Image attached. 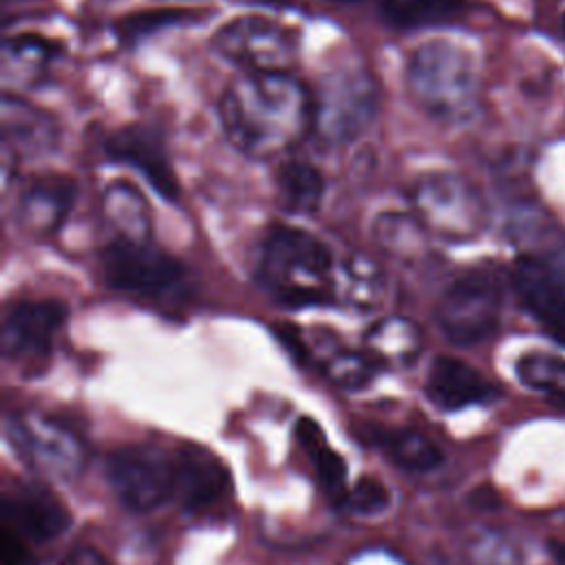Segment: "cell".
<instances>
[{
    "mask_svg": "<svg viewBox=\"0 0 565 565\" xmlns=\"http://www.w3.org/2000/svg\"><path fill=\"white\" fill-rule=\"evenodd\" d=\"M230 143L249 159H271L313 128V97L291 73H243L218 99Z\"/></svg>",
    "mask_w": 565,
    "mask_h": 565,
    "instance_id": "1",
    "label": "cell"
},
{
    "mask_svg": "<svg viewBox=\"0 0 565 565\" xmlns=\"http://www.w3.org/2000/svg\"><path fill=\"white\" fill-rule=\"evenodd\" d=\"M260 285L294 309L327 305L338 296V267L329 245L296 225H274L260 245Z\"/></svg>",
    "mask_w": 565,
    "mask_h": 565,
    "instance_id": "2",
    "label": "cell"
},
{
    "mask_svg": "<svg viewBox=\"0 0 565 565\" xmlns=\"http://www.w3.org/2000/svg\"><path fill=\"white\" fill-rule=\"evenodd\" d=\"M406 88L428 117L461 124L475 115L479 102L475 60L450 40H428L406 62Z\"/></svg>",
    "mask_w": 565,
    "mask_h": 565,
    "instance_id": "3",
    "label": "cell"
},
{
    "mask_svg": "<svg viewBox=\"0 0 565 565\" xmlns=\"http://www.w3.org/2000/svg\"><path fill=\"white\" fill-rule=\"evenodd\" d=\"M503 278L497 267H470L444 289L435 318L441 333L457 347L488 340L501 322Z\"/></svg>",
    "mask_w": 565,
    "mask_h": 565,
    "instance_id": "4",
    "label": "cell"
},
{
    "mask_svg": "<svg viewBox=\"0 0 565 565\" xmlns=\"http://www.w3.org/2000/svg\"><path fill=\"white\" fill-rule=\"evenodd\" d=\"M411 203L422 227L448 243L472 241L488 223V210L479 190L452 172L419 177L411 188Z\"/></svg>",
    "mask_w": 565,
    "mask_h": 565,
    "instance_id": "5",
    "label": "cell"
},
{
    "mask_svg": "<svg viewBox=\"0 0 565 565\" xmlns=\"http://www.w3.org/2000/svg\"><path fill=\"white\" fill-rule=\"evenodd\" d=\"M313 97V130L329 143L360 137L375 119L380 93L375 77L360 64L335 66L322 75Z\"/></svg>",
    "mask_w": 565,
    "mask_h": 565,
    "instance_id": "6",
    "label": "cell"
},
{
    "mask_svg": "<svg viewBox=\"0 0 565 565\" xmlns=\"http://www.w3.org/2000/svg\"><path fill=\"white\" fill-rule=\"evenodd\" d=\"M104 278L113 289L154 302H179L188 296V269L152 241L115 238L102 254Z\"/></svg>",
    "mask_w": 565,
    "mask_h": 565,
    "instance_id": "7",
    "label": "cell"
},
{
    "mask_svg": "<svg viewBox=\"0 0 565 565\" xmlns=\"http://www.w3.org/2000/svg\"><path fill=\"white\" fill-rule=\"evenodd\" d=\"M210 46L245 73H289L298 57L296 35L265 15H241L225 22L212 35Z\"/></svg>",
    "mask_w": 565,
    "mask_h": 565,
    "instance_id": "8",
    "label": "cell"
},
{
    "mask_svg": "<svg viewBox=\"0 0 565 565\" xmlns=\"http://www.w3.org/2000/svg\"><path fill=\"white\" fill-rule=\"evenodd\" d=\"M108 483L132 512H150L174 497V461L154 446L130 444L108 457Z\"/></svg>",
    "mask_w": 565,
    "mask_h": 565,
    "instance_id": "9",
    "label": "cell"
},
{
    "mask_svg": "<svg viewBox=\"0 0 565 565\" xmlns=\"http://www.w3.org/2000/svg\"><path fill=\"white\" fill-rule=\"evenodd\" d=\"M512 287L525 311L565 347V247L519 256L512 265Z\"/></svg>",
    "mask_w": 565,
    "mask_h": 565,
    "instance_id": "10",
    "label": "cell"
},
{
    "mask_svg": "<svg viewBox=\"0 0 565 565\" xmlns=\"http://www.w3.org/2000/svg\"><path fill=\"white\" fill-rule=\"evenodd\" d=\"M13 448L33 468L49 475H73L84 459L79 439L62 424L42 415H20L9 422Z\"/></svg>",
    "mask_w": 565,
    "mask_h": 565,
    "instance_id": "11",
    "label": "cell"
},
{
    "mask_svg": "<svg viewBox=\"0 0 565 565\" xmlns=\"http://www.w3.org/2000/svg\"><path fill=\"white\" fill-rule=\"evenodd\" d=\"M66 320V305L53 298L20 300L2 320V353L13 360L46 358Z\"/></svg>",
    "mask_w": 565,
    "mask_h": 565,
    "instance_id": "12",
    "label": "cell"
},
{
    "mask_svg": "<svg viewBox=\"0 0 565 565\" xmlns=\"http://www.w3.org/2000/svg\"><path fill=\"white\" fill-rule=\"evenodd\" d=\"M104 152L108 159L141 172L166 201L179 199V181L159 130L143 124L124 126L104 141Z\"/></svg>",
    "mask_w": 565,
    "mask_h": 565,
    "instance_id": "13",
    "label": "cell"
},
{
    "mask_svg": "<svg viewBox=\"0 0 565 565\" xmlns=\"http://www.w3.org/2000/svg\"><path fill=\"white\" fill-rule=\"evenodd\" d=\"M75 192V181L64 174L35 177L15 201L18 225L35 238L55 234L73 207Z\"/></svg>",
    "mask_w": 565,
    "mask_h": 565,
    "instance_id": "14",
    "label": "cell"
},
{
    "mask_svg": "<svg viewBox=\"0 0 565 565\" xmlns=\"http://www.w3.org/2000/svg\"><path fill=\"white\" fill-rule=\"evenodd\" d=\"M230 483L227 468L210 450L185 444L174 459V497L185 510H203L216 503Z\"/></svg>",
    "mask_w": 565,
    "mask_h": 565,
    "instance_id": "15",
    "label": "cell"
},
{
    "mask_svg": "<svg viewBox=\"0 0 565 565\" xmlns=\"http://www.w3.org/2000/svg\"><path fill=\"white\" fill-rule=\"evenodd\" d=\"M0 121L7 152L38 157L55 150L60 141V126L53 115L9 93L2 97Z\"/></svg>",
    "mask_w": 565,
    "mask_h": 565,
    "instance_id": "16",
    "label": "cell"
},
{
    "mask_svg": "<svg viewBox=\"0 0 565 565\" xmlns=\"http://www.w3.org/2000/svg\"><path fill=\"white\" fill-rule=\"evenodd\" d=\"M494 393V386L463 360L439 355L430 364L426 377V395L437 408L457 411L470 404L486 402Z\"/></svg>",
    "mask_w": 565,
    "mask_h": 565,
    "instance_id": "17",
    "label": "cell"
},
{
    "mask_svg": "<svg viewBox=\"0 0 565 565\" xmlns=\"http://www.w3.org/2000/svg\"><path fill=\"white\" fill-rule=\"evenodd\" d=\"M71 523L66 508L46 490L24 488L4 499V525L29 541H51Z\"/></svg>",
    "mask_w": 565,
    "mask_h": 565,
    "instance_id": "18",
    "label": "cell"
},
{
    "mask_svg": "<svg viewBox=\"0 0 565 565\" xmlns=\"http://www.w3.org/2000/svg\"><path fill=\"white\" fill-rule=\"evenodd\" d=\"M57 46L33 33L7 38L2 42L0 68L7 88H31L35 86L55 60Z\"/></svg>",
    "mask_w": 565,
    "mask_h": 565,
    "instance_id": "19",
    "label": "cell"
},
{
    "mask_svg": "<svg viewBox=\"0 0 565 565\" xmlns=\"http://www.w3.org/2000/svg\"><path fill=\"white\" fill-rule=\"evenodd\" d=\"M102 212L115 238L150 241L152 216L146 196L128 181H113L102 194Z\"/></svg>",
    "mask_w": 565,
    "mask_h": 565,
    "instance_id": "20",
    "label": "cell"
},
{
    "mask_svg": "<svg viewBox=\"0 0 565 565\" xmlns=\"http://www.w3.org/2000/svg\"><path fill=\"white\" fill-rule=\"evenodd\" d=\"M366 441L380 448L395 466L411 472L435 470L444 457L441 450L422 433L411 428H382L366 426Z\"/></svg>",
    "mask_w": 565,
    "mask_h": 565,
    "instance_id": "21",
    "label": "cell"
},
{
    "mask_svg": "<svg viewBox=\"0 0 565 565\" xmlns=\"http://www.w3.org/2000/svg\"><path fill=\"white\" fill-rule=\"evenodd\" d=\"M296 439L300 448L307 452L320 486L324 492L340 505H344L349 497V481H347V463L344 459L329 446L324 430L311 417H300L296 422Z\"/></svg>",
    "mask_w": 565,
    "mask_h": 565,
    "instance_id": "22",
    "label": "cell"
},
{
    "mask_svg": "<svg viewBox=\"0 0 565 565\" xmlns=\"http://www.w3.org/2000/svg\"><path fill=\"white\" fill-rule=\"evenodd\" d=\"M366 353L377 364H411L422 351V333L417 324L402 316H386L366 331Z\"/></svg>",
    "mask_w": 565,
    "mask_h": 565,
    "instance_id": "23",
    "label": "cell"
},
{
    "mask_svg": "<svg viewBox=\"0 0 565 565\" xmlns=\"http://www.w3.org/2000/svg\"><path fill=\"white\" fill-rule=\"evenodd\" d=\"M276 196L289 214H313L324 196V177L309 161H285L276 172Z\"/></svg>",
    "mask_w": 565,
    "mask_h": 565,
    "instance_id": "24",
    "label": "cell"
},
{
    "mask_svg": "<svg viewBox=\"0 0 565 565\" xmlns=\"http://www.w3.org/2000/svg\"><path fill=\"white\" fill-rule=\"evenodd\" d=\"M470 0H380V15L393 29H424L461 20Z\"/></svg>",
    "mask_w": 565,
    "mask_h": 565,
    "instance_id": "25",
    "label": "cell"
},
{
    "mask_svg": "<svg viewBox=\"0 0 565 565\" xmlns=\"http://www.w3.org/2000/svg\"><path fill=\"white\" fill-rule=\"evenodd\" d=\"M384 274L380 265L358 252L351 254L338 271V291H342L344 300L360 311H369L384 298Z\"/></svg>",
    "mask_w": 565,
    "mask_h": 565,
    "instance_id": "26",
    "label": "cell"
},
{
    "mask_svg": "<svg viewBox=\"0 0 565 565\" xmlns=\"http://www.w3.org/2000/svg\"><path fill=\"white\" fill-rule=\"evenodd\" d=\"M375 243L397 260H415L424 245L426 230L422 223L402 212H384L373 223Z\"/></svg>",
    "mask_w": 565,
    "mask_h": 565,
    "instance_id": "27",
    "label": "cell"
},
{
    "mask_svg": "<svg viewBox=\"0 0 565 565\" xmlns=\"http://www.w3.org/2000/svg\"><path fill=\"white\" fill-rule=\"evenodd\" d=\"M514 371L527 388L552 393L554 397L565 395V358L561 355L527 351L516 360Z\"/></svg>",
    "mask_w": 565,
    "mask_h": 565,
    "instance_id": "28",
    "label": "cell"
},
{
    "mask_svg": "<svg viewBox=\"0 0 565 565\" xmlns=\"http://www.w3.org/2000/svg\"><path fill=\"white\" fill-rule=\"evenodd\" d=\"M377 362L369 353L338 349L324 362V373L344 388H360L364 386L373 373Z\"/></svg>",
    "mask_w": 565,
    "mask_h": 565,
    "instance_id": "29",
    "label": "cell"
},
{
    "mask_svg": "<svg viewBox=\"0 0 565 565\" xmlns=\"http://www.w3.org/2000/svg\"><path fill=\"white\" fill-rule=\"evenodd\" d=\"M194 13L185 11V9H154V11H137V13H130L126 18L119 20L117 24V33L121 40L126 42H137L159 29H166V26H174V24H181V22H188L192 20Z\"/></svg>",
    "mask_w": 565,
    "mask_h": 565,
    "instance_id": "30",
    "label": "cell"
},
{
    "mask_svg": "<svg viewBox=\"0 0 565 565\" xmlns=\"http://www.w3.org/2000/svg\"><path fill=\"white\" fill-rule=\"evenodd\" d=\"M344 505H349L358 514H377L391 505V492L380 479L360 477L353 488H349Z\"/></svg>",
    "mask_w": 565,
    "mask_h": 565,
    "instance_id": "31",
    "label": "cell"
},
{
    "mask_svg": "<svg viewBox=\"0 0 565 565\" xmlns=\"http://www.w3.org/2000/svg\"><path fill=\"white\" fill-rule=\"evenodd\" d=\"M0 565H35L24 539L9 525L0 532Z\"/></svg>",
    "mask_w": 565,
    "mask_h": 565,
    "instance_id": "32",
    "label": "cell"
},
{
    "mask_svg": "<svg viewBox=\"0 0 565 565\" xmlns=\"http://www.w3.org/2000/svg\"><path fill=\"white\" fill-rule=\"evenodd\" d=\"M60 565H108L106 558L93 550V547H77L71 554H66Z\"/></svg>",
    "mask_w": 565,
    "mask_h": 565,
    "instance_id": "33",
    "label": "cell"
},
{
    "mask_svg": "<svg viewBox=\"0 0 565 565\" xmlns=\"http://www.w3.org/2000/svg\"><path fill=\"white\" fill-rule=\"evenodd\" d=\"M550 552H552V556L556 558L558 565H565V543L563 541L550 543Z\"/></svg>",
    "mask_w": 565,
    "mask_h": 565,
    "instance_id": "34",
    "label": "cell"
},
{
    "mask_svg": "<svg viewBox=\"0 0 565 565\" xmlns=\"http://www.w3.org/2000/svg\"><path fill=\"white\" fill-rule=\"evenodd\" d=\"M561 26H563V35H565V13L561 15Z\"/></svg>",
    "mask_w": 565,
    "mask_h": 565,
    "instance_id": "35",
    "label": "cell"
}]
</instances>
